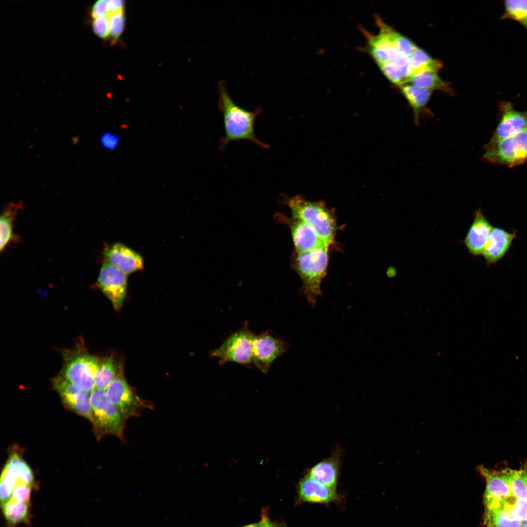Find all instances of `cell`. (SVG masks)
I'll list each match as a JSON object with an SVG mask.
<instances>
[{
  "mask_svg": "<svg viewBox=\"0 0 527 527\" xmlns=\"http://www.w3.org/2000/svg\"><path fill=\"white\" fill-rule=\"evenodd\" d=\"M218 95V106L223 114L225 131L220 148H224L230 142L240 140H247L262 147L268 148V145L260 141L255 135L254 123L261 109L251 111L236 104L223 81L219 83Z\"/></svg>",
  "mask_w": 527,
  "mask_h": 527,
  "instance_id": "cell-1",
  "label": "cell"
},
{
  "mask_svg": "<svg viewBox=\"0 0 527 527\" xmlns=\"http://www.w3.org/2000/svg\"><path fill=\"white\" fill-rule=\"evenodd\" d=\"M327 246L297 253L294 265L302 281L303 290L312 307L321 296V284L326 272L328 261Z\"/></svg>",
  "mask_w": 527,
  "mask_h": 527,
  "instance_id": "cell-2",
  "label": "cell"
},
{
  "mask_svg": "<svg viewBox=\"0 0 527 527\" xmlns=\"http://www.w3.org/2000/svg\"><path fill=\"white\" fill-rule=\"evenodd\" d=\"M287 203L293 218L309 225L328 246L333 242L335 220L331 211L324 204L308 201L300 196L290 198Z\"/></svg>",
  "mask_w": 527,
  "mask_h": 527,
  "instance_id": "cell-3",
  "label": "cell"
},
{
  "mask_svg": "<svg viewBox=\"0 0 527 527\" xmlns=\"http://www.w3.org/2000/svg\"><path fill=\"white\" fill-rule=\"evenodd\" d=\"M90 402L97 438L112 435L123 440L126 419L109 401L105 390L94 388L90 393Z\"/></svg>",
  "mask_w": 527,
  "mask_h": 527,
  "instance_id": "cell-4",
  "label": "cell"
},
{
  "mask_svg": "<svg viewBox=\"0 0 527 527\" xmlns=\"http://www.w3.org/2000/svg\"><path fill=\"white\" fill-rule=\"evenodd\" d=\"M484 159L487 162L513 167L527 162V129L485 147Z\"/></svg>",
  "mask_w": 527,
  "mask_h": 527,
  "instance_id": "cell-5",
  "label": "cell"
},
{
  "mask_svg": "<svg viewBox=\"0 0 527 527\" xmlns=\"http://www.w3.org/2000/svg\"><path fill=\"white\" fill-rule=\"evenodd\" d=\"M255 337L245 323L243 327L228 336L222 344L211 352L223 365L234 362L250 366L253 363V342Z\"/></svg>",
  "mask_w": 527,
  "mask_h": 527,
  "instance_id": "cell-6",
  "label": "cell"
},
{
  "mask_svg": "<svg viewBox=\"0 0 527 527\" xmlns=\"http://www.w3.org/2000/svg\"><path fill=\"white\" fill-rule=\"evenodd\" d=\"M109 401L116 406L127 420L139 416L146 408L153 409L154 405L140 398L127 384L121 370L106 390Z\"/></svg>",
  "mask_w": 527,
  "mask_h": 527,
  "instance_id": "cell-7",
  "label": "cell"
},
{
  "mask_svg": "<svg viewBox=\"0 0 527 527\" xmlns=\"http://www.w3.org/2000/svg\"><path fill=\"white\" fill-rule=\"evenodd\" d=\"M98 367V361L94 357L80 352L67 359L61 375L79 389L89 392L95 388Z\"/></svg>",
  "mask_w": 527,
  "mask_h": 527,
  "instance_id": "cell-8",
  "label": "cell"
},
{
  "mask_svg": "<svg viewBox=\"0 0 527 527\" xmlns=\"http://www.w3.org/2000/svg\"><path fill=\"white\" fill-rule=\"evenodd\" d=\"M289 344L268 331L255 335L253 342V363L262 373L266 374L273 362L287 351Z\"/></svg>",
  "mask_w": 527,
  "mask_h": 527,
  "instance_id": "cell-9",
  "label": "cell"
},
{
  "mask_svg": "<svg viewBox=\"0 0 527 527\" xmlns=\"http://www.w3.org/2000/svg\"><path fill=\"white\" fill-rule=\"evenodd\" d=\"M98 283L114 308L119 309L126 297L127 275L105 262L99 272Z\"/></svg>",
  "mask_w": 527,
  "mask_h": 527,
  "instance_id": "cell-10",
  "label": "cell"
},
{
  "mask_svg": "<svg viewBox=\"0 0 527 527\" xmlns=\"http://www.w3.org/2000/svg\"><path fill=\"white\" fill-rule=\"evenodd\" d=\"M53 384L55 390L67 407L92 423L90 394L89 392L79 389L61 375L56 377Z\"/></svg>",
  "mask_w": 527,
  "mask_h": 527,
  "instance_id": "cell-11",
  "label": "cell"
},
{
  "mask_svg": "<svg viewBox=\"0 0 527 527\" xmlns=\"http://www.w3.org/2000/svg\"><path fill=\"white\" fill-rule=\"evenodd\" d=\"M500 120L489 142H496L527 129V110H515L509 101L500 103Z\"/></svg>",
  "mask_w": 527,
  "mask_h": 527,
  "instance_id": "cell-12",
  "label": "cell"
},
{
  "mask_svg": "<svg viewBox=\"0 0 527 527\" xmlns=\"http://www.w3.org/2000/svg\"><path fill=\"white\" fill-rule=\"evenodd\" d=\"M103 254L105 262L126 275L143 268V260L140 254L122 243L107 246Z\"/></svg>",
  "mask_w": 527,
  "mask_h": 527,
  "instance_id": "cell-13",
  "label": "cell"
},
{
  "mask_svg": "<svg viewBox=\"0 0 527 527\" xmlns=\"http://www.w3.org/2000/svg\"><path fill=\"white\" fill-rule=\"evenodd\" d=\"M340 500L335 489L328 487L305 475L300 481L298 486V498L299 502L327 504Z\"/></svg>",
  "mask_w": 527,
  "mask_h": 527,
  "instance_id": "cell-14",
  "label": "cell"
},
{
  "mask_svg": "<svg viewBox=\"0 0 527 527\" xmlns=\"http://www.w3.org/2000/svg\"><path fill=\"white\" fill-rule=\"evenodd\" d=\"M493 227L480 208L474 213V220L465 237L464 243L469 252L479 256L483 254Z\"/></svg>",
  "mask_w": 527,
  "mask_h": 527,
  "instance_id": "cell-15",
  "label": "cell"
},
{
  "mask_svg": "<svg viewBox=\"0 0 527 527\" xmlns=\"http://www.w3.org/2000/svg\"><path fill=\"white\" fill-rule=\"evenodd\" d=\"M486 481L484 504L507 499L512 495L501 471L489 469L484 466L478 467Z\"/></svg>",
  "mask_w": 527,
  "mask_h": 527,
  "instance_id": "cell-16",
  "label": "cell"
},
{
  "mask_svg": "<svg viewBox=\"0 0 527 527\" xmlns=\"http://www.w3.org/2000/svg\"><path fill=\"white\" fill-rule=\"evenodd\" d=\"M289 223L292 238L297 253L327 246L315 230L305 222L293 218Z\"/></svg>",
  "mask_w": 527,
  "mask_h": 527,
  "instance_id": "cell-17",
  "label": "cell"
},
{
  "mask_svg": "<svg viewBox=\"0 0 527 527\" xmlns=\"http://www.w3.org/2000/svg\"><path fill=\"white\" fill-rule=\"evenodd\" d=\"M515 236V232L511 233L500 228L493 227L483 254L487 264H494L501 259Z\"/></svg>",
  "mask_w": 527,
  "mask_h": 527,
  "instance_id": "cell-18",
  "label": "cell"
},
{
  "mask_svg": "<svg viewBox=\"0 0 527 527\" xmlns=\"http://www.w3.org/2000/svg\"><path fill=\"white\" fill-rule=\"evenodd\" d=\"M339 461L336 456L319 462L309 470L307 475L332 488L335 489L339 476Z\"/></svg>",
  "mask_w": 527,
  "mask_h": 527,
  "instance_id": "cell-19",
  "label": "cell"
},
{
  "mask_svg": "<svg viewBox=\"0 0 527 527\" xmlns=\"http://www.w3.org/2000/svg\"><path fill=\"white\" fill-rule=\"evenodd\" d=\"M400 88L413 110L415 123L419 125L422 114H430L426 106L432 91L420 88L412 84H405Z\"/></svg>",
  "mask_w": 527,
  "mask_h": 527,
  "instance_id": "cell-20",
  "label": "cell"
},
{
  "mask_svg": "<svg viewBox=\"0 0 527 527\" xmlns=\"http://www.w3.org/2000/svg\"><path fill=\"white\" fill-rule=\"evenodd\" d=\"M4 517L10 527L20 523H28L30 517V502L11 498L1 504Z\"/></svg>",
  "mask_w": 527,
  "mask_h": 527,
  "instance_id": "cell-21",
  "label": "cell"
},
{
  "mask_svg": "<svg viewBox=\"0 0 527 527\" xmlns=\"http://www.w3.org/2000/svg\"><path fill=\"white\" fill-rule=\"evenodd\" d=\"M408 79L424 72H437L442 66L440 61L432 59L425 51L418 47L408 57Z\"/></svg>",
  "mask_w": 527,
  "mask_h": 527,
  "instance_id": "cell-22",
  "label": "cell"
},
{
  "mask_svg": "<svg viewBox=\"0 0 527 527\" xmlns=\"http://www.w3.org/2000/svg\"><path fill=\"white\" fill-rule=\"evenodd\" d=\"M412 85L424 89L432 91L440 90L450 93L451 90L448 84L442 80L434 71H427L418 74L408 79Z\"/></svg>",
  "mask_w": 527,
  "mask_h": 527,
  "instance_id": "cell-23",
  "label": "cell"
},
{
  "mask_svg": "<svg viewBox=\"0 0 527 527\" xmlns=\"http://www.w3.org/2000/svg\"><path fill=\"white\" fill-rule=\"evenodd\" d=\"M486 527H522L523 521L502 508H485Z\"/></svg>",
  "mask_w": 527,
  "mask_h": 527,
  "instance_id": "cell-24",
  "label": "cell"
},
{
  "mask_svg": "<svg viewBox=\"0 0 527 527\" xmlns=\"http://www.w3.org/2000/svg\"><path fill=\"white\" fill-rule=\"evenodd\" d=\"M21 203H11L5 208L0 218V250L2 251L13 238V223Z\"/></svg>",
  "mask_w": 527,
  "mask_h": 527,
  "instance_id": "cell-25",
  "label": "cell"
},
{
  "mask_svg": "<svg viewBox=\"0 0 527 527\" xmlns=\"http://www.w3.org/2000/svg\"><path fill=\"white\" fill-rule=\"evenodd\" d=\"M408 58L399 62L384 64L379 68L387 79L400 87L408 82Z\"/></svg>",
  "mask_w": 527,
  "mask_h": 527,
  "instance_id": "cell-26",
  "label": "cell"
},
{
  "mask_svg": "<svg viewBox=\"0 0 527 527\" xmlns=\"http://www.w3.org/2000/svg\"><path fill=\"white\" fill-rule=\"evenodd\" d=\"M117 365L112 357L104 360L100 365L95 378V388L105 390L118 374Z\"/></svg>",
  "mask_w": 527,
  "mask_h": 527,
  "instance_id": "cell-27",
  "label": "cell"
},
{
  "mask_svg": "<svg viewBox=\"0 0 527 527\" xmlns=\"http://www.w3.org/2000/svg\"><path fill=\"white\" fill-rule=\"evenodd\" d=\"M513 496L527 500V484L523 476V469L514 470L509 468L501 470Z\"/></svg>",
  "mask_w": 527,
  "mask_h": 527,
  "instance_id": "cell-28",
  "label": "cell"
},
{
  "mask_svg": "<svg viewBox=\"0 0 527 527\" xmlns=\"http://www.w3.org/2000/svg\"><path fill=\"white\" fill-rule=\"evenodd\" d=\"M5 465L16 473L19 483L34 486V477L30 467L18 453H12Z\"/></svg>",
  "mask_w": 527,
  "mask_h": 527,
  "instance_id": "cell-29",
  "label": "cell"
},
{
  "mask_svg": "<svg viewBox=\"0 0 527 527\" xmlns=\"http://www.w3.org/2000/svg\"><path fill=\"white\" fill-rule=\"evenodd\" d=\"M505 12L501 19H511L522 24L527 30V0L504 1Z\"/></svg>",
  "mask_w": 527,
  "mask_h": 527,
  "instance_id": "cell-30",
  "label": "cell"
},
{
  "mask_svg": "<svg viewBox=\"0 0 527 527\" xmlns=\"http://www.w3.org/2000/svg\"><path fill=\"white\" fill-rule=\"evenodd\" d=\"M383 27L399 52L408 58L417 47L410 40L395 30L382 20Z\"/></svg>",
  "mask_w": 527,
  "mask_h": 527,
  "instance_id": "cell-31",
  "label": "cell"
},
{
  "mask_svg": "<svg viewBox=\"0 0 527 527\" xmlns=\"http://www.w3.org/2000/svg\"><path fill=\"white\" fill-rule=\"evenodd\" d=\"M19 484L18 476L7 466H5L1 474L0 484V497L1 503L9 500L12 491Z\"/></svg>",
  "mask_w": 527,
  "mask_h": 527,
  "instance_id": "cell-32",
  "label": "cell"
},
{
  "mask_svg": "<svg viewBox=\"0 0 527 527\" xmlns=\"http://www.w3.org/2000/svg\"><path fill=\"white\" fill-rule=\"evenodd\" d=\"M501 508L522 521L527 520V500L518 499L512 496L503 501Z\"/></svg>",
  "mask_w": 527,
  "mask_h": 527,
  "instance_id": "cell-33",
  "label": "cell"
},
{
  "mask_svg": "<svg viewBox=\"0 0 527 527\" xmlns=\"http://www.w3.org/2000/svg\"><path fill=\"white\" fill-rule=\"evenodd\" d=\"M125 23L124 13L123 10L110 14L109 29L112 43L116 42L122 33Z\"/></svg>",
  "mask_w": 527,
  "mask_h": 527,
  "instance_id": "cell-34",
  "label": "cell"
},
{
  "mask_svg": "<svg viewBox=\"0 0 527 527\" xmlns=\"http://www.w3.org/2000/svg\"><path fill=\"white\" fill-rule=\"evenodd\" d=\"M109 16L110 14L94 19L93 29L95 34L102 39H106L109 37Z\"/></svg>",
  "mask_w": 527,
  "mask_h": 527,
  "instance_id": "cell-35",
  "label": "cell"
},
{
  "mask_svg": "<svg viewBox=\"0 0 527 527\" xmlns=\"http://www.w3.org/2000/svg\"><path fill=\"white\" fill-rule=\"evenodd\" d=\"M34 486L28 484L19 483L14 487L10 498L21 502H30L31 491Z\"/></svg>",
  "mask_w": 527,
  "mask_h": 527,
  "instance_id": "cell-36",
  "label": "cell"
},
{
  "mask_svg": "<svg viewBox=\"0 0 527 527\" xmlns=\"http://www.w3.org/2000/svg\"><path fill=\"white\" fill-rule=\"evenodd\" d=\"M101 142L102 146L105 149L113 151L117 149L120 143L119 137L115 133L107 132L104 133L101 137Z\"/></svg>",
  "mask_w": 527,
  "mask_h": 527,
  "instance_id": "cell-37",
  "label": "cell"
},
{
  "mask_svg": "<svg viewBox=\"0 0 527 527\" xmlns=\"http://www.w3.org/2000/svg\"><path fill=\"white\" fill-rule=\"evenodd\" d=\"M108 14L107 0H99L94 4L91 9V16L94 19Z\"/></svg>",
  "mask_w": 527,
  "mask_h": 527,
  "instance_id": "cell-38",
  "label": "cell"
},
{
  "mask_svg": "<svg viewBox=\"0 0 527 527\" xmlns=\"http://www.w3.org/2000/svg\"><path fill=\"white\" fill-rule=\"evenodd\" d=\"M107 9L109 14L123 10L124 2L122 0H107Z\"/></svg>",
  "mask_w": 527,
  "mask_h": 527,
  "instance_id": "cell-39",
  "label": "cell"
},
{
  "mask_svg": "<svg viewBox=\"0 0 527 527\" xmlns=\"http://www.w3.org/2000/svg\"><path fill=\"white\" fill-rule=\"evenodd\" d=\"M268 520L269 518L267 515L266 514H263L261 520L259 522L249 524L243 527H267Z\"/></svg>",
  "mask_w": 527,
  "mask_h": 527,
  "instance_id": "cell-40",
  "label": "cell"
},
{
  "mask_svg": "<svg viewBox=\"0 0 527 527\" xmlns=\"http://www.w3.org/2000/svg\"><path fill=\"white\" fill-rule=\"evenodd\" d=\"M267 527H278L276 524H275L273 523V522H272L270 520V519H269V520L268 521V522H267Z\"/></svg>",
  "mask_w": 527,
  "mask_h": 527,
  "instance_id": "cell-41",
  "label": "cell"
},
{
  "mask_svg": "<svg viewBox=\"0 0 527 527\" xmlns=\"http://www.w3.org/2000/svg\"><path fill=\"white\" fill-rule=\"evenodd\" d=\"M523 476L527 484V469H523Z\"/></svg>",
  "mask_w": 527,
  "mask_h": 527,
  "instance_id": "cell-42",
  "label": "cell"
},
{
  "mask_svg": "<svg viewBox=\"0 0 527 527\" xmlns=\"http://www.w3.org/2000/svg\"><path fill=\"white\" fill-rule=\"evenodd\" d=\"M522 527H527V520L524 521Z\"/></svg>",
  "mask_w": 527,
  "mask_h": 527,
  "instance_id": "cell-43",
  "label": "cell"
}]
</instances>
